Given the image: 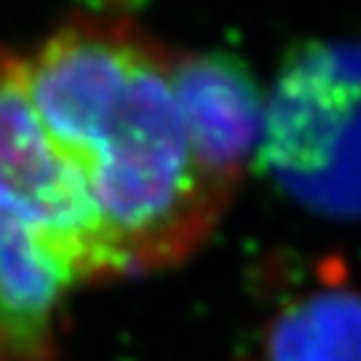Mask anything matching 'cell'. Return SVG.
<instances>
[{
    "label": "cell",
    "instance_id": "cell-1",
    "mask_svg": "<svg viewBox=\"0 0 361 361\" xmlns=\"http://www.w3.org/2000/svg\"><path fill=\"white\" fill-rule=\"evenodd\" d=\"M27 94L86 180L126 273L177 265L228 207L188 145L171 49L118 16H78L25 59Z\"/></svg>",
    "mask_w": 361,
    "mask_h": 361
},
{
    "label": "cell",
    "instance_id": "cell-2",
    "mask_svg": "<svg viewBox=\"0 0 361 361\" xmlns=\"http://www.w3.org/2000/svg\"><path fill=\"white\" fill-rule=\"evenodd\" d=\"M257 155L300 207L361 219V40H313L286 56L265 97Z\"/></svg>",
    "mask_w": 361,
    "mask_h": 361
},
{
    "label": "cell",
    "instance_id": "cell-3",
    "mask_svg": "<svg viewBox=\"0 0 361 361\" xmlns=\"http://www.w3.org/2000/svg\"><path fill=\"white\" fill-rule=\"evenodd\" d=\"M0 209L35 231L78 284L129 276L86 180L30 102L25 59L6 49H0Z\"/></svg>",
    "mask_w": 361,
    "mask_h": 361
},
{
    "label": "cell",
    "instance_id": "cell-4",
    "mask_svg": "<svg viewBox=\"0 0 361 361\" xmlns=\"http://www.w3.org/2000/svg\"><path fill=\"white\" fill-rule=\"evenodd\" d=\"M171 86L195 166L231 198L262 134L265 97L257 80L228 54L171 51Z\"/></svg>",
    "mask_w": 361,
    "mask_h": 361
},
{
    "label": "cell",
    "instance_id": "cell-5",
    "mask_svg": "<svg viewBox=\"0 0 361 361\" xmlns=\"http://www.w3.org/2000/svg\"><path fill=\"white\" fill-rule=\"evenodd\" d=\"M75 276L35 231L0 209V361H54L56 324Z\"/></svg>",
    "mask_w": 361,
    "mask_h": 361
},
{
    "label": "cell",
    "instance_id": "cell-6",
    "mask_svg": "<svg viewBox=\"0 0 361 361\" xmlns=\"http://www.w3.org/2000/svg\"><path fill=\"white\" fill-rule=\"evenodd\" d=\"M265 361H361V292L326 281L289 300L268 324Z\"/></svg>",
    "mask_w": 361,
    "mask_h": 361
}]
</instances>
